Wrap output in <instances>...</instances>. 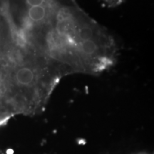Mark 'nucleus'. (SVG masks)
I'll return each mask as SVG.
<instances>
[{"instance_id": "obj_1", "label": "nucleus", "mask_w": 154, "mask_h": 154, "mask_svg": "<svg viewBox=\"0 0 154 154\" xmlns=\"http://www.w3.org/2000/svg\"><path fill=\"white\" fill-rule=\"evenodd\" d=\"M13 79L17 87L29 89L36 86L39 79L37 71L33 67L24 66L19 67L15 71Z\"/></svg>"}, {"instance_id": "obj_2", "label": "nucleus", "mask_w": 154, "mask_h": 154, "mask_svg": "<svg viewBox=\"0 0 154 154\" xmlns=\"http://www.w3.org/2000/svg\"><path fill=\"white\" fill-rule=\"evenodd\" d=\"M79 49L80 53L83 55V57H93L94 54L98 51L97 44L93 39L84 40L80 42Z\"/></svg>"}, {"instance_id": "obj_3", "label": "nucleus", "mask_w": 154, "mask_h": 154, "mask_svg": "<svg viewBox=\"0 0 154 154\" xmlns=\"http://www.w3.org/2000/svg\"><path fill=\"white\" fill-rule=\"evenodd\" d=\"M28 14L29 18L33 22H39L45 18L46 15H47V9L43 5L30 7Z\"/></svg>"}, {"instance_id": "obj_4", "label": "nucleus", "mask_w": 154, "mask_h": 154, "mask_svg": "<svg viewBox=\"0 0 154 154\" xmlns=\"http://www.w3.org/2000/svg\"><path fill=\"white\" fill-rule=\"evenodd\" d=\"M79 41L92 39L94 37V31L89 26H83L77 32Z\"/></svg>"}, {"instance_id": "obj_5", "label": "nucleus", "mask_w": 154, "mask_h": 154, "mask_svg": "<svg viewBox=\"0 0 154 154\" xmlns=\"http://www.w3.org/2000/svg\"><path fill=\"white\" fill-rule=\"evenodd\" d=\"M12 113L10 112L8 108L0 100V126H2L10 117Z\"/></svg>"}, {"instance_id": "obj_6", "label": "nucleus", "mask_w": 154, "mask_h": 154, "mask_svg": "<svg viewBox=\"0 0 154 154\" xmlns=\"http://www.w3.org/2000/svg\"><path fill=\"white\" fill-rule=\"evenodd\" d=\"M26 2L30 7H36L43 5L45 2V0H26Z\"/></svg>"}]
</instances>
